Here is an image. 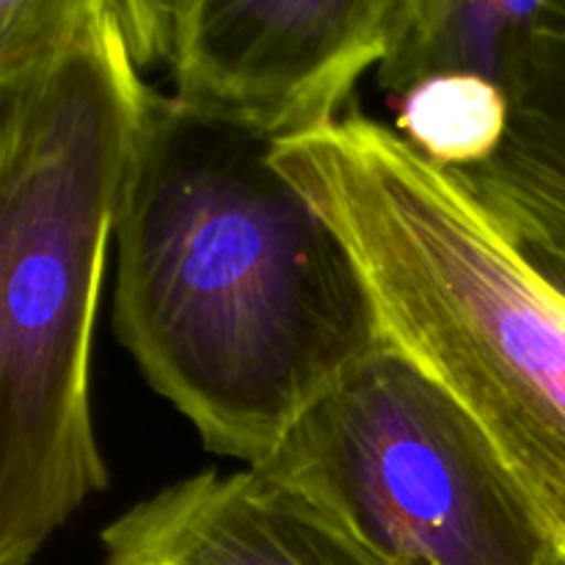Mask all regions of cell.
Masks as SVG:
<instances>
[{
	"mask_svg": "<svg viewBox=\"0 0 565 565\" xmlns=\"http://www.w3.org/2000/svg\"><path fill=\"white\" fill-rule=\"evenodd\" d=\"M274 143L154 92L116 218V337L210 452L248 467L384 345L362 270Z\"/></svg>",
	"mask_w": 565,
	"mask_h": 565,
	"instance_id": "6da1fadb",
	"label": "cell"
},
{
	"mask_svg": "<svg viewBox=\"0 0 565 565\" xmlns=\"http://www.w3.org/2000/svg\"><path fill=\"white\" fill-rule=\"evenodd\" d=\"M152 94L119 3L0 83V565L36 563L108 489L94 329Z\"/></svg>",
	"mask_w": 565,
	"mask_h": 565,
	"instance_id": "7a4b0ae2",
	"label": "cell"
},
{
	"mask_svg": "<svg viewBox=\"0 0 565 565\" xmlns=\"http://www.w3.org/2000/svg\"><path fill=\"white\" fill-rule=\"evenodd\" d=\"M274 160L348 246L384 340L467 408L565 563V298L395 125L345 110Z\"/></svg>",
	"mask_w": 565,
	"mask_h": 565,
	"instance_id": "3957f363",
	"label": "cell"
},
{
	"mask_svg": "<svg viewBox=\"0 0 565 565\" xmlns=\"http://www.w3.org/2000/svg\"><path fill=\"white\" fill-rule=\"evenodd\" d=\"M252 469L379 565H550L557 557L480 425L386 340Z\"/></svg>",
	"mask_w": 565,
	"mask_h": 565,
	"instance_id": "277c9868",
	"label": "cell"
},
{
	"mask_svg": "<svg viewBox=\"0 0 565 565\" xmlns=\"http://www.w3.org/2000/svg\"><path fill=\"white\" fill-rule=\"evenodd\" d=\"M397 9L401 0H182L174 97L274 141L329 125L384 61Z\"/></svg>",
	"mask_w": 565,
	"mask_h": 565,
	"instance_id": "5b68a950",
	"label": "cell"
},
{
	"mask_svg": "<svg viewBox=\"0 0 565 565\" xmlns=\"http://www.w3.org/2000/svg\"><path fill=\"white\" fill-rule=\"evenodd\" d=\"M99 544L105 565H379L252 467L163 486L105 524Z\"/></svg>",
	"mask_w": 565,
	"mask_h": 565,
	"instance_id": "8992f818",
	"label": "cell"
},
{
	"mask_svg": "<svg viewBox=\"0 0 565 565\" xmlns=\"http://www.w3.org/2000/svg\"><path fill=\"white\" fill-rule=\"evenodd\" d=\"M497 224L565 246V0H550L519 70L497 152L458 171Z\"/></svg>",
	"mask_w": 565,
	"mask_h": 565,
	"instance_id": "52a82bcc",
	"label": "cell"
},
{
	"mask_svg": "<svg viewBox=\"0 0 565 565\" xmlns=\"http://www.w3.org/2000/svg\"><path fill=\"white\" fill-rule=\"evenodd\" d=\"M550 0H401L390 47L375 70L381 92L403 97L436 75H478L516 88Z\"/></svg>",
	"mask_w": 565,
	"mask_h": 565,
	"instance_id": "ba28073f",
	"label": "cell"
},
{
	"mask_svg": "<svg viewBox=\"0 0 565 565\" xmlns=\"http://www.w3.org/2000/svg\"><path fill=\"white\" fill-rule=\"evenodd\" d=\"M508 121L505 88L478 75H436L397 97V132L445 169L463 171L489 160Z\"/></svg>",
	"mask_w": 565,
	"mask_h": 565,
	"instance_id": "9c48e42d",
	"label": "cell"
},
{
	"mask_svg": "<svg viewBox=\"0 0 565 565\" xmlns=\"http://www.w3.org/2000/svg\"><path fill=\"white\" fill-rule=\"evenodd\" d=\"M110 3L119 0H0V83L53 58Z\"/></svg>",
	"mask_w": 565,
	"mask_h": 565,
	"instance_id": "30bf717a",
	"label": "cell"
},
{
	"mask_svg": "<svg viewBox=\"0 0 565 565\" xmlns=\"http://www.w3.org/2000/svg\"><path fill=\"white\" fill-rule=\"evenodd\" d=\"M182 0H119L130 47L141 66L169 64L174 55Z\"/></svg>",
	"mask_w": 565,
	"mask_h": 565,
	"instance_id": "8fae6325",
	"label": "cell"
},
{
	"mask_svg": "<svg viewBox=\"0 0 565 565\" xmlns=\"http://www.w3.org/2000/svg\"><path fill=\"white\" fill-rule=\"evenodd\" d=\"M511 235V232H508ZM511 241L516 243L519 252L524 254L530 265L544 276L546 285L565 298V246L555 241H544V237L533 235H511Z\"/></svg>",
	"mask_w": 565,
	"mask_h": 565,
	"instance_id": "7c38bea8",
	"label": "cell"
},
{
	"mask_svg": "<svg viewBox=\"0 0 565 565\" xmlns=\"http://www.w3.org/2000/svg\"><path fill=\"white\" fill-rule=\"evenodd\" d=\"M550 565H565V563H563V561H557V557H555V561H552Z\"/></svg>",
	"mask_w": 565,
	"mask_h": 565,
	"instance_id": "4fadbf2b",
	"label": "cell"
}]
</instances>
